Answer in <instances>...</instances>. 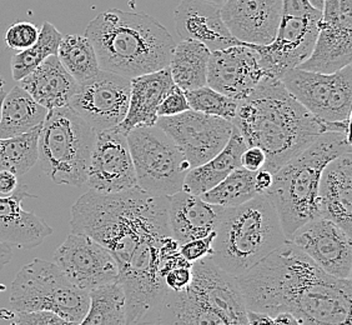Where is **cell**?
Listing matches in <instances>:
<instances>
[{"instance_id": "1", "label": "cell", "mask_w": 352, "mask_h": 325, "mask_svg": "<svg viewBox=\"0 0 352 325\" xmlns=\"http://www.w3.org/2000/svg\"><path fill=\"white\" fill-rule=\"evenodd\" d=\"M236 279L248 311L292 313L300 325L352 324L351 279L327 274L290 240Z\"/></svg>"}, {"instance_id": "2", "label": "cell", "mask_w": 352, "mask_h": 325, "mask_svg": "<svg viewBox=\"0 0 352 325\" xmlns=\"http://www.w3.org/2000/svg\"><path fill=\"white\" fill-rule=\"evenodd\" d=\"M70 229L102 244L120 269L145 240L171 235L169 197H156L138 185L119 193L90 189L72 207Z\"/></svg>"}, {"instance_id": "3", "label": "cell", "mask_w": 352, "mask_h": 325, "mask_svg": "<svg viewBox=\"0 0 352 325\" xmlns=\"http://www.w3.org/2000/svg\"><path fill=\"white\" fill-rule=\"evenodd\" d=\"M234 127L248 147H258L266 156L264 169L272 174L324 132L321 120L285 88L283 81L264 76L237 101Z\"/></svg>"}, {"instance_id": "4", "label": "cell", "mask_w": 352, "mask_h": 325, "mask_svg": "<svg viewBox=\"0 0 352 325\" xmlns=\"http://www.w3.org/2000/svg\"><path fill=\"white\" fill-rule=\"evenodd\" d=\"M102 70L135 78L169 67L175 41L168 29L145 13L110 9L85 29Z\"/></svg>"}, {"instance_id": "5", "label": "cell", "mask_w": 352, "mask_h": 325, "mask_svg": "<svg viewBox=\"0 0 352 325\" xmlns=\"http://www.w3.org/2000/svg\"><path fill=\"white\" fill-rule=\"evenodd\" d=\"M191 271L192 278L184 291H165L150 324H248V309L235 277L210 257L194 262Z\"/></svg>"}, {"instance_id": "6", "label": "cell", "mask_w": 352, "mask_h": 325, "mask_svg": "<svg viewBox=\"0 0 352 325\" xmlns=\"http://www.w3.org/2000/svg\"><path fill=\"white\" fill-rule=\"evenodd\" d=\"M347 151H352L350 136L326 132L274 173L272 184L264 194L278 211L287 240L298 227L320 217L318 185L322 170Z\"/></svg>"}, {"instance_id": "7", "label": "cell", "mask_w": 352, "mask_h": 325, "mask_svg": "<svg viewBox=\"0 0 352 325\" xmlns=\"http://www.w3.org/2000/svg\"><path fill=\"white\" fill-rule=\"evenodd\" d=\"M286 240L275 207L264 193H258L246 203L223 208L210 258L237 278Z\"/></svg>"}, {"instance_id": "8", "label": "cell", "mask_w": 352, "mask_h": 325, "mask_svg": "<svg viewBox=\"0 0 352 325\" xmlns=\"http://www.w3.org/2000/svg\"><path fill=\"white\" fill-rule=\"evenodd\" d=\"M95 136L94 129L70 107L50 109L38 140V162L45 176L58 185L87 184Z\"/></svg>"}, {"instance_id": "9", "label": "cell", "mask_w": 352, "mask_h": 325, "mask_svg": "<svg viewBox=\"0 0 352 325\" xmlns=\"http://www.w3.org/2000/svg\"><path fill=\"white\" fill-rule=\"evenodd\" d=\"M14 311H47L68 324H82L89 309V293L78 288L47 260L34 259L21 268L10 288Z\"/></svg>"}, {"instance_id": "10", "label": "cell", "mask_w": 352, "mask_h": 325, "mask_svg": "<svg viewBox=\"0 0 352 325\" xmlns=\"http://www.w3.org/2000/svg\"><path fill=\"white\" fill-rule=\"evenodd\" d=\"M139 188L156 197L183 190L191 168L182 150L157 125H138L126 134Z\"/></svg>"}, {"instance_id": "11", "label": "cell", "mask_w": 352, "mask_h": 325, "mask_svg": "<svg viewBox=\"0 0 352 325\" xmlns=\"http://www.w3.org/2000/svg\"><path fill=\"white\" fill-rule=\"evenodd\" d=\"M280 81L289 93L320 120L341 122L351 118V64L330 74L290 69Z\"/></svg>"}, {"instance_id": "12", "label": "cell", "mask_w": 352, "mask_h": 325, "mask_svg": "<svg viewBox=\"0 0 352 325\" xmlns=\"http://www.w3.org/2000/svg\"><path fill=\"white\" fill-rule=\"evenodd\" d=\"M130 89L131 79L100 69L95 76L78 84L68 107L95 132L116 128L128 113Z\"/></svg>"}, {"instance_id": "13", "label": "cell", "mask_w": 352, "mask_h": 325, "mask_svg": "<svg viewBox=\"0 0 352 325\" xmlns=\"http://www.w3.org/2000/svg\"><path fill=\"white\" fill-rule=\"evenodd\" d=\"M155 125L175 142L190 168L210 160L230 139L232 123L189 109L173 116H159Z\"/></svg>"}, {"instance_id": "14", "label": "cell", "mask_w": 352, "mask_h": 325, "mask_svg": "<svg viewBox=\"0 0 352 325\" xmlns=\"http://www.w3.org/2000/svg\"><path fill=\"white\" fill-rule=\"evenodd\" d=\"M322 12L306 15H283L278 32L270 44H248L256 50L260 65L266 76L281 79L290 69L305 61L318 38Z\"/></svg>"}, {"instance_id": "15", "label": "cell", "mask_w": 352, "mask_h": 325, "mask_svg": "<svg viewBox=\"0 0 352 325\" xmlns=\"http://www.w3.org/2000/svg\"><path fill=\"white\" fill-rule=\"evenodd\" d=\"M54 264L82 291L108 284L119 279V266L102 244L78 233H70L55 251Z\"/></svg>"}, {"instance_id": "16", "label": "cell", "mask_w": 352, "mask_h": 325, "mask_svg": "<svg viewBox=\"0 0 352 325\" xmlns=\"http://www.w3.org/2000/svg\"><path fill=\"white\" fill-rule=\"evenodd\" d=\"M95 133L87 179L89 188L99 193H119L136 187L126 134L118 127Z\"/></svg>"}, {"instance_id": "17", "label": "cell", "mask_w": 352, "mask_h": 325, "mask_svg": "<svg viewBox=\"0 0 352 325\" xmlns=\"http://www.w3.org/2000/svg\"><path fill=\"white\" fill-rule=\"evenodd\" d=\"M351 238L332 220L318 217L298 227L289 240L327 274L335 278L351 279Z\"/></svg>"}, {"instance_id": "18", "label": "cell", "mask_w": 352, "mask_h": 325, "mask_svg": "<svg viewBox=\"0 0 352 325\" xmlns=\"http://www.w3.org/2000/svg\"><path fill=\"white\" fill-rule=\"evenodd\" d=\"M266 76L256 50L241 43L211 52L206 84L219 93L240 101Z\"/></svg>"}, {"instance_id": "19", "label": "cell", "mask_w": 352, "mask_h": 325, "mask_svg": "<svg viewBox=\"0 0 352 325\" xmlns=\"http://www.w3.org/2000/svg\"><path fill=\"white\" fill-rule=\"evenodd\" d=\"M226 28L245 44L274 41L283 17V0H225L220 7Z\"/></svg>"}, {"instance_id": "20", "label": "cell", "mask_w": 352, "mask_h": 325, "mask_svg": "<svg viewBox=\"0 0 352 325\" xmlns=\"http://www.w3.org/2000/svg\"><path fill=\"white\" fill-rule=\"evenodd\" d=\"M174 21L182 41H199L210 52L241 44L225 25L220 6L208 0H182Z\"/></svg>"}, {"instance_id": "21", "label": "cell", "mask_w": 352, "mask_h": 325, "mask_svg": "<svg viewBox=\"0 0 352 325\" xmlns=\"http://www.w3.org/2000/svg\"><path fill=\"white\" fill-rule=\"evenodd\" d=\"M27 198L38 196L30 194L25 184H19L12 196H0V244L12 249H34L54 231L44 219L23 209Z\"/></svg>"}, {"instance_id": "22", "label": "cell", "mask_w": 352, "mask_h": 325, "mask_svg": "<svg viewBox=\"0 0 352 325\" xmlns=\"http://www.w3.org/2000/svg\"><path fill=\"white\" fill-rule=\"evenodd\" d=\"M318 213L352 237V151L332 159L322 170Z\"/></svg>"}, {"instance_id": "23", "label": "cell", "mask_w": 352, "mask_h": 325, "mask_svg": "<svg viewBox=\"0 0 352 325\" xmlns=\"http://www.w3.org/2000/svg\"><path fill=\"white\" fill-rule=\"evenodd\" d=\"M352 61V17H321L311 54L298 68L330 74Z\"/></svg>"}, {"instance_id": "24", "label": "cell", "mask_w": 352, "mask_h": 325, "mask_svg": "<svg viewBox=\"0 0 352 325\" xmlns=\"http://www.w3.org/2000/svg\"><path fill=\"white\" fill-rule=\"evenodd\" d=\"M223 207L205 202L200 196L180 190L169 197L171 237L179 244L206 237L215 231Z\"/></svg>"}, {"instance_id": "25", "label": "cell", "mask_w": 352, "mask_h": 325, "mask_svg": "<svg viewBox=\"0 0 352 325\" xmlns=\"http://www.w3.org/2000/svg\"><path fill=\"white\" fill-rule=\"evenodd\" d=\"M174 85L169 67L131 78L129 108L118 128L128 134L138 125H155L157 107Z\"/></svg>"}, {"instance_id": "26", "label": "cell", "mask_w": 352, "mask_h": 325, "mask_svg": "<svg viewBox=\"0 0 352 325\" xmlns=\"http://www.w3.org/2000/svg\"><path fill=\"white\" fill-rule=\"evenodd\" d=\"M18 85L47 110L68 107L78 88V83L63 67L58 55L47 56L38 68L18 81Z\"/></svg>"}, {"instance_id": "27", "label": "cell", "mask_w": 352, "mask_h": 325, "mask_svg": "<svg viewBox=\"0 0 352 325\" xmlns=\"http://www.w3.org/2000/svg\"><path fill=\"white\" fill-rule=\"evenodd\" d=\"M246 148L248 145L240 132L232 127L230 139L223 150H220L210 160L188 171L184 180L183 190L195 196H201L205 191L214 188L232 170L241 167V154Z\"/></svg>"}, {"instance_id": "28", "label": "cell", "mask_w": 352, "mask_h": 325, "mask_svg": "<svg viewBox=\"0 0 352 325\" xmlns=\"http://www.w3.org/2000/svg\"><path fill=\"white\" fill-rule=\"evenodd\" d=\"M47 112L28 92L15 85L6 94L1 104L0 138L21 136L41 127Z\"/></svg>"}, {"instance_id": "29", "label": "cell", "mask_w": 352, "mask_h": 325, "mask_svg": "<svg viewBox=\"0 0 352 325\" xmlns=\"http://www.w3.org/2000/svg\"><path fill=\"white\" fill-rule=\"evenodd\" d=\"M210 50L195 41H182L175 44L170 58L169 69L173 81L186 90L201 88L206 84Z\"/></svg>"}, {"instance_id": "30", "label": "cell", "mask_w": 352, "mask_h": 325, "mask_svg": "<svg viewBox=\"0 0 352 325\" xmlns=\"http://www.w3.org/2000/svg\"><path fill=\"white\" fill-rule=\"evenodd\" d=\"M126 324V298L119 279L89 291V309L82 325Z\"/></svg>"}, {"instance_id": "31", "label": "cell", "mask_w": 352, "mask_h": 325, "mask_svg": "<svg viewBox=\"0 0 352 325\" xmlns=\"http://www.w3.org/2000/svg\"><path fill=\"white\" fill-rule=\"evenodd\" d=\"M56 55L78 84L93 78L100 70L94 47L85 35H63Z\"/></svg>"}, {"instance_id": "32", "label": "cell", "mask_w": 352, "mask_h": 325, "mask_svg": "<svg viewBox=\"0 0 352 325\" xmlns=\"http://www.w3.org/2000/svg\"><path fill=\"white\" fill-rule=\"evenodd\" d=\"M41 127L21 136L0 138V170L24 176L34 167L39 159L38 140Z\"/></svg>"}, {"instance_id": "33", "label": "cell", "mask_w": 352, "mask_h": 325, "mask_svg": "<svg viewBox=\"0 0 352 325\" xmlns=\"http://www.w3.org/2000/svg\"><path fill=\"white\" fill-rule=\"evenodd\" d=\"M255 173L256 171H250L243 167H239L200 197L208 203L220 205L223 208L246 203L258 194L255 188Z\"/></svg>"}, {"instance_id": "34", "label": "cell", "mask_w": 352, "mask_h": 325, "mask_svg": "<svg viewBox=\"0 0 352 325\" xmlns=\"http://www.w3.org/2000/svg\"><path fill=\"white\" fill-rule=\"evenodd\" d=\"M63 34L56 28L44 21L41 25L38 41L32 47L21 50L12 58V75L15 81H19L38 68L50 55H56Z\"/></svg>"}, {"instance_id": "35", "label": "cell", "mask_w": 352, "mask_h": 325, "mask_svg": "<svg viewBox=\"0 0 352 325\" xmlns=\"http://www.w3.org/2000/svg\"><path fill=\"white\" fill-rule=\"evenodd\" d=\"M186 101L190 109L205 113L209 116H220L226 120L232 122L237 109V101L230 96L221 94L209 85L201 88L186 90Z\"/></svg>"}, {"instance_id": "36", "label": "cell", "mask_w": 352, "mask_h": 325, "mask_svg": "<svg viewBox=\"0 0 352 325\" xmlns=\"http://www.w3.org/2000/svg\"><path fill=\"white\" fill-rule=\"evenodd\" d=\"M0 319L14 325H63L68 324L67 320L60 318L55 313L47 311L21 312V311H0Z\"/></svg>"}, {"instance_id": "37", "label": "cell", "mask_w": 352, "mask_h": 325, "mask_svg": "<svg viewBox=\"0 0 352 325\" xmlns=\"http://www.w3.org/2000/svg\"><path fill=\"white\" fill-rule=\"evenodd\" d=\"M41 29L29 21H18L12 24L6 33V43L9 49L24 50L38 41Z\"/></svg>"}, {"instance_id": "38", "label": "cell", "mask_w": 352, "mask_h": 325, "mask_svg": "<svg viewBox=\"0 0 352 325\" xmlns=\"http://www.w3.org/2000/svg\"><path fill=\"white\" fill-rule=\"evenodd\" d=\"M215 239V231L203 238L192 239L188 243L180 244L179 251L188 262L194 263L199 259L210 257L212 253V243Z\"/></svg>"}, {"instance_id": "39", "label": "cell", "mask_w": 352, "mask_h": 325, "mask_svg": "<svg viewBox=\"0 0 352 325\" xmlns=\"http://www.w3.org/2000/svg\"><path fill=\"white\" fill-rule=\"evenodd\" d=\"M189 103L183 89L174 85L168 94L165 95L163 102L157 107V116H173L189 110Z\"/></svg>"}, {"instance_id": "40", "label": "cell", "mask_w": 352, "mask_h": 325, "mask_svg": "<svg viewBox=\"0 0 352 325\" xmlns=\"http://www.w3.org/2000/svg\"><path fill=\"white\" fill-rule=\"evenodd\" d=\"M191 266L192 263L176 265L166 271L163 275L164 284L166 289L173 291H184L190 284L192 278Z\"/></svg>"}, {"instance_id": "41", "label": "cell", "mask_w": 352, "mask_h": 325, "mask_svg": "<svg viewBox=\"0 0 352 325\" xmlns=\"http://www.w3.org/2000/svg\"><path fill=\"white\" fill-rule=\"evenodd\" d=\"M266 156L258 147H248L241 154V167L250 171H258L264 167Z\"/></svg>"}, {"instance_id": "42", "label": "cell", "mask_w": 352, "mask_h": 325, "mask_svg": "<svg viewBox=\"0 0 352 325\" xmlns=\"http://www.w3.org/2000/svg\"><path fill=\"white\" fill-rule=\"evenodd\" d=\"M316 10L307 0H283V15H306Z\"/></svg>"}, {"instance_id": "43", "label": "cell", "mask_w": 352, "mask_h": 325, "mask_svg": "<svg viewBox=\"0 0 352 325\" xmlns=\"http://www.w3.org/2000/svg\"><path fill=\"white\" fill-rule=\"evenodd\" d=\"M19 182L18 176H15L9 170H0V196L8 197L12 196L18 189Z\"/></svg>"}, {"instance_id": "44", "label": "cell", "mask_w": 352, "mask_h": 325, "mask_svg": "<svg viewBox=\"0 0 352 325\" xmlns=\"http://www.w3.org/2000/svg\"><path fill=\"white\" fill-rule=\"evenodd\" d=\"M272 178H274V174L264 168L258 169L255 173V188L258 190V193H265L270 188L271 184H272Z\"/></svg>"}, {"instance_id": "45", "label": "cell", "mask_w": 352, "mask_h": 325, "mask_svg": "<svg viewBox=\"0 0 352 325\" xmlns=\"http://www.w3.org/2000/svg\"><path fill=\"white\" fill-rule=\"evenodd\" d=\"M246 317H248V324H272V318L266 313L246 311Z\"/></svg>"}, {"instance_id": "46", "label": "cell", "mask_w": 352, "mask_h": 325, "mask_svg": "<svg viewBox=\"0 0 352 325\" xmlns=\"http://www.w3.org/2000/svg\"><path fill=\"white\" fill-rule=\"evenodd\" d=\"M272 324H298V319L292 315V313L283 312L276 314L272 318Z\"/></svg>"}, {"instance_id": "47", "label": "cell", "mask_w": 352, "mask_h": 325, "mask_svg": "<svg viewBox=\"0 0 352 325\" xmlns=\"http://www.w3.org/2000/svg\"><path fill=\"white\" fill-rule=\"evenodd\" d=\"M12 259H13V251H12V248L0 244V271H3V268H4Z\"/></svg>"}, {"instance_id": "48", "label": "cell", "mask_w": 352, "mask_h": 325, "mask_svg": "<svg viewBox=\"0 0 352 325\" xmlns=\"http://www.w3.org/2000/svg\"><path fill=\"white\" fill-rule=\"evenodd\" d=\"M310 3L311 7L318 9L320 12H322V8H324V0H307Z\"/></svg>"}, {"instance_id": "49", "label": "cell", "mask_w": 352, "mask_h": 325, "mask_svg": "<svg viewBox=\"0 0 352 325\" xmlns=\"http://www.w3.org/2000/svg\"><path fill=\"white\" fill-rule=\"evenodd\" d=\"M6 94H7V90L4 89V87H0V116H1V104H3Z\"/></svg>"}, {"instance_id": "50", "label": "cell", "mask_w": 352, "mask_h": 325, "mask_svg": "<svg viewBox=\"0 0 352 325\" xmlns=\"http://www.w3.org/2000/svg\"><path fill=\"white\" fill-rule=\"evenodd\" d=\"M208 1H211V3H215V4H217V6H220V7H221L225 0H208Z\"/></svg>"}, {"instance_id": "51", "label": "cell", "mask_w": 352, "mask_h": 325, "mask_svg": "<svg viewBox=\"0 0 352 325\" xmlns=\"http://www.w3.org/2000/svg\"><path fill=\"white\" fill-rule=\"evenodd\" d=\"M4 84H6V81H4V79H3L1 75H0V87H4Z\"/></svg>"}]
</instances>
